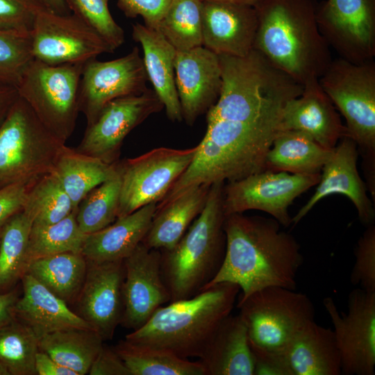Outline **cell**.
Returning <instances> with one entry per match:
<instances>
[{"label": "cell", "instance_id": "1", "mask_svg": "<svg viewBox=\"0 0 375 375\" xmlns=\"http://www.w3.org/2000/svg\"><path fill=\"white\" fill-rule=\"evenodd\" d=\"M219 58L222 85L206 112V133L192 162L158 207L190 188L233 182L265 170L285 105L302 93V84L256 50L244 57Z\"/></svg>", "mask_w": 375, "mask_h": 375}, {"label": "cell", "instance_id": "2", "mask_svg": "<svg viewBox=\"0 0 375 375\" xmlns=\"http://www.w3.org/2000/svg\"><path fill=\"white\" fill-rule=\"evenodd\" d=\"M226 250L223 262L203 289L220 283L236 284L238 299L271 286L296 290L297 276L303 262L300 244L281 230L274 218L226 215L224 223Z\"/></svg>", "mask_w": 375, "mask_h": 375}, {"label": "cell", "instance_id": "3", "mask_svg": "<svg viewBox=\"0 0 375 375\" xmlns=\"http://www.w3.org/2000/svg\"><path fill=\"white\" fill-rule=\"evenodd\" d=\"M317 6L316 0H262L254 7L253 49L302 85L319 78L333 60L317 23Z\"/></svg>", "mask_w": 375, "mask_h": 375}, {"label": "cell", "instance_id": "4", "mask_svg": "<svg viewBox=\"0 0 375 375\" xmlns=\"http://www.w3.org/2000/svg\"><path fill=\"white\" fill-rule=\"evenodd\" d=\"M240 290L236 284L220 283L190 298L171 301L125 340L183 358H199L219 324L231 314Z\"/></svg>", "mask_w": 375, "mask_h": 375}, {"label": "cell", "instance_id": "5", "mask_svg": "<svg viewBox=\"0 0 375 375\" xmlns=\"http://www.w3.org/2000/svg\"><path fill=\"white\" fill-rule=\"evenodd\" d=\"M238 307L254 358V374L285 375L288 348L315 321L310 299L295 290L271 286L238 299Z\"/></svg>", "mask_w": 375, "mask_h": 375}, {"label": "cell", "instance_id": "6", "mask_svg": "<svg viewBox=\"0 0 375 375\" xmlns=\"http://www.w3.org/2000/svg\"><path fill=\"white\" fill-rule=\"evenodd\" d=\"M224 182L210 185L201 212L169 250H162L160 268L170 302L202 291L220 269L226 250Z\"/></svg>", "mask_w": 375, "mask_h": 375}, {"label": "cell", "instance_id": "7", "mask_svg": "<svg viewBox=\"0 0 375 375\" xmlns=\"http://www.w3.org/2000/svg\"><path fill=\"white\" fill-rule=\"evenodd\" d=\"M319 83L346 120V135L362 158L366 186L375 200V62L332 60Z\"/></svg>", "mask_w": 375, "mask_h": 375}, {"label": "cell", "instance_id": "8", "mask_svg": "<svg viewBox=\"0 0 375 375\" xmlns=\"http://www.w3.org/2000/svg\"><path fill=\"white\" fill-rule=\"evenodd\" d=\"M65 146L18 97L0 123V188L31 185L53 172Z\"/></svg>", "mask_w": 375, "mask_h": 375}, {"label": "cell", "instance_id": "9", "mask_svg": "<svg viewBox=\"0 0 375 375\" xmlns=\"http://www.w3.org/2000/svg\"><path fill=\"white\" fill-rule=\"evenodd\" d=\"M83 64L52 65L33 58L15 86L45 128L64 143L72 135L80 112Z\"/></svg>", "mask_w": 375, "mask_h": 375}, {"label": "cell", "instance_id": "10", "mask_svg": "<svg viewBox=\"0 0 375 375\" xmlns=\"http://www.w3.org/2000/svg\"><path fill=\"white\" fill-rule=\"evenodd\" d=\"M197 149V146L185 149L159 147L118 160L121 189L117 218L149 203H158L190 165Z\"/></svg>", "mask_w": 375, "mask_h": 375}, {"label": "cell", "instance_id": "11", "mask_svg": "<svg viewBox=\"0 0 375 375\" xmlns=\"http://www.w3.org/2000/svg\"><path fill=\"white\" fill-rule=\"evenodd\" d=\"M319 180L320 174H297L265 169L226 183L224 187L225 215L257 210L288 227L292 224L289 207Z\"/></svg>", "mask_w": 375, "mask_h": 375}, {"label": "cell", "instance_id": "12", "mask_svg": "<svg viewBox=\"0 0 375 375\" xmlns=\"http://www.w3.org/2000/svg\"><path fill=\"white\" fill-rule=\"evenodd\" d=\"M333 326L342 374H375V291L353 290L347 312H339L333 298L323 300Z\"/></svg>", "mask_w": 375, "mask_h": 375}, {"label": "cell", "instance_id": "13", "mask_svg": "<svg viewBox=\"0 0 375 375\" xmlns=\"http://www.w3.org/2000/svg\"><path fill=\"white\" fill-rule=\"evenodd\" d=\"M31 35L33 58L49 65L85 62L114 52L94 28L73 13L42 9Z\"/></svg>", "mask_w": 375, "mask_h": 375}, {"label": "cell", "instance_id": "14", "mask_svg": "<svg viewBox=\"0 0 375 375\" xmlns=\"http://www.w3.org/2000/svg\"><path fill=\"white\" fill-rule=\"evenodd\" d=\"M317 23L329 47L360 64L375 56V0H326L317 3Z\"/></svg>", "mask_w": 375, "mask_h": 375}, {"label": "cell", "instance_id": "15", "mask_svg": "<svg viewBox=\"0 0 375 375\" xmlns=\"http://www.w3.org/2000/svg\"><path fill=\"white\" fill-rule=\"evenodd\" d=\"M162 108L154 90L148 88L138 95L114 99L103 108L92 124L86 126L83 139L74 149L114 164L119 160L121 147L128 133Z\"/></svg>", "mask_w": 375, "mask_h": 375}, {"label": "cell", "instance_id": "16", "mask_svg": "<svg viewBox=\"0 0 375 375\" xmlns=\"http://www.w3.org/2000/svg\"><path fill=\"white\" fill-rule=\"evenodd\" d=\"M147 80L138 47L115 60L100 61L94 58L85 62L80 81L79 109L87 126L95 121L110 101L147 90Z\"/></svg>", "mask_w": 375, "mask_h": 375}, {"label": "cell", "instance_id": "17", "mask_svg": "<svg viewBox=\"0 0 375 375\" xmlns=\"http://www.w3.org/2000/svg\"><path fill=\"white\" fill-rule=\"evenodd\" d=\"M161 252L142 242L124 260V310L120 324L137 330L156 310L170 302V295L162 278Z\"/></svg>", "mask_w": 375, "mask_h": 375}, {"label": "cell", "instance_id": "18", "mask_svg": "<svg viewBox=\"0 0 375 375\" xmlns=\"http://www.w3.org/2000/svg\"><path fill=\"white\" fill-rule=\"evenodd\" d=\"M123 260L95 262L87 260V272L75 303L78 314L103 341L111 340L120 324L123 310Z\"/></svg>", "mask_w": 375, "mask_h": 375}, {"label": "cell", "instance_id": "19", "mask_svg": "<svg viewBox=\"0 0 375 375\" xmlns=\"http://www.w3.org/2000/svg\"><path fill=\"white\" fill-rule=\"evenodd\" d=\"M358 155L357 145L352 139L344 135L339 140L322 169L320 180L314 194L292 217V224H298L326 197L340 194L351 201L363 224H374V203L369 198L366 184L358 173Z\"/></svg>", "mask_w": 375, "mask_h": 375}, {"label": "cell", "instance_id": "20", "mask_svg": "<svg viewBox=\"0 0 375 375\" xmlns=\"http://www.w3.org/2000/svg\"><path fill=\"white\" fill-rule=\"evenodd\" d=\"M174 73L183 119L192 126L219 96L222 78L219 56L203 46L176 51Z\"/></svg>", "mask_w": 375, "mask_h": 375}, {"label": "cell", "instance_id": "21", "mask_svg": "<svg viewBox=\"0 0 375 375\" xmlns=\"http://www.w3.org/2000/svg\"><path fill=\"white\" fill-rule=\"evenodd\" d=\"M257 25L253 6L202 0V46L217 55L247 56L253 50Z\"/></svg>", "mask_w": 375, "mask_h": 375}, {"label": "cell", "instance_id": "22", "mask_svg": "<svg viewBox=\"0 0 375 375\" xmlns=\"http://www.w3.org/2000/svg\"><path fill=\"white\" fill-rule=\"evenodd\" d=\"M302 93L289 100L283 108L280 131L307 133L327 149H333L346 135V128L333 103L322 90L319 78L303 85Z\"/></svg>", "mask_w": 375, "mask_h": 375}, {"label": "cell", "instance_id": "23", "mask_svg": "<svg viewBox=\"0 0 375 375\" xmlns=\"http://www.w3.org/2000/svg\"><path fill=\"white\" fill-rule=\"evenodd\" d=\"M21 280L23 293L15 305V315L30 328L38 338L65 328H92L70 310L67 303L31 275L25 273Z\"/></svg>", "mask_w": 375, "mask_h": 375}, {"label": "cell", "instance_id": "24", "mask_svg": "<svg viewBox=\"0 0 375 375\" xmlns=\"http://www.w3.org/2000/svg\"><path fill=\"white\" fill-rule=\"evenodd\" d=\"M132 38L142 48L147 78L162 101L167 117L173 122L182 121L175 84L176 50L158 29L138 22L132 26Z\"/></svg>", "mask_w": 375, "mask_h": 375}, {"label": "cell", "instance_id": "25", "mask_svg": "<svg viewBox=\"0 0 375 375\" xmlns=\"http://www.w3.org/2000/svg\"><path fill=\"white\" fill-rule=\"evenodd\" d=\"M156 206V202L149 203L117 218L107 227L87 235L81 253L87 260L95 262L124 260L142 242Z\"/></svg>", "mask_w": 375, "mask_h": 375}, {"label": "cell", "instance_id": "26", "mask_svg": "<svg viewBox=\"0 0 375 375\" xmlns=\"http://www.w3.org/2000/svg\"><path fill=\"white\" fill-rule=\"evenodd\" d=\"M205 375H254L255 363L240 315L226 317L199 358Z\"/></svg>", "mask_w": 375, "mask_h": 375}, {"label": "cell", "instance_id": "27", "mask_svg": "<svg viewBox=\"0 0 375 375\" xmlns=\"http://www.w3.org/2000/svg\"><path fill=\"white\" fill-rule=\"evenodd\" d=\"M285 375H340L341 358L333 331L309 323L284 356Z\"/></svg>", "mask_w": 375, "mask_h": 375}, {"label": "cell", "instance_id": "28", "mask_svg": "<svg viewBox=\"0 0 375 375\" xmlns=\"http://www.w3.org/2000/svg\"><path fill=\"white\" fill-rule=\"evenodd\" d=\"M210 185L188 189L156 208L142 243L150 249L169 250L187 231L205 207Z\"/></svg>", "mask_w": 375, "mask_h": 375}, {"label": "cell", "instance_id": "29", "mask_svg": "<svg viewBox=\"0 0 375 375\" xmlns=\"http://www.w3.org/2000/svg\"><path fill=\"white\" fill-rule=\"evenodd\" d=\"M333 149L323 147L303 132L280 131L266 155L265 170L297 174H320Z\"/></svg>", "mask_w": 375, "mask_h": 375}, {"label": "cell", "instance_id": "30", "mask_svg": "<svg viewBox=\"0 0 375 375\" xmlns=\"http://www.w3.org/2000/svg\"><path fill=\"white\" fill-rule=\"evenodd\" d=\"M103 342L92 328H69L38 338V347L59 364L84 375L88 374Z\"/></svg>", "mask_w": 375, "mask_h": 375}, {"label": "cell", "instance_id": "31", "mask_svg": "<svg viewBox=\"0 0 375 375\" xmlns=\"http://www.w3.org/2000/svg\"><path fill=\"white\" fill-rule=\"evenodd\" d=\"M87 272V260L81 253L65 252L32 260L29 274L67 303L75 302Z\"/></svg>", "mask_w": 375, "mask_h": 375}, {"label": "cell", "instance_id": "32", "mask_svg": "<svg viewBox=\"0 0 375 375\" xmlns=\"http://www.w3.org/2000/svg\"><path fill=\"white\" fill-rule=\"evenodd\" d=\"M53 172L76 208L88 192L116 173L117 167L116 162L107 164L65 145Z\"/></svg>", "mask_w": 375, "mask_h": 375}, {"label": "cell", "instance_id": "33", "mask_svg": "<svg viewBox=\"0 0 375 375\" xmlns=\"http://www.w3.org/2000/svg\"><path fill=\"white\" fill-rule=\"evenodd\" d=\"M113 348L131 375H205L199 361H190L167 350L126 340Z\"/></svg>", "mask_w": 375, "mask_h": 375}, {"label": "cell", "instance_id": "34", "mask_svg": "<svg viewBox=\"0 0 375 375\" xmlns=\"http://www.w3.org/2000/svg\"><path fill=\"white\" fill-rule=\"evenodd\" d=\"M32 220L23 210L3 226L0 239V292L10 290L26 273Z\"/></svg>", "mask_w": 375, "mask_h": 375}, {"label": "cell", "instance_id": "35", "mask_svg": "<svg viewBox=\"0 0 375 375\" xmlns=\"http://www.w3.org/2000/svg\"><path fill=\"white\" fill-rule=\"evenodd\" d=\"M75 209L53 171L31 185L23 211L31 219L33 226H44L60 221Z\"/></svg>", "mask_w": 375, "mask_h": 375}, {"label": "cell", "instance_id": "36", "mask_svg": "<svg viewBox=\"0 0 375 375\" xmlns=\"http://www.w3.org/2000/svg\"><path fill=\"white\" fill-rule=\"evenodd\" d=\"M76 214V208L58 222L32 225L26 253L27 266L33 260L51 255L81 253L87 235L79 228Z\"/></svg>", "mask_w": 375, "mask_h": 375}, {"label": "cell", "instance_id": "37", "mask_svg": "<svg viewBox=\"0 0 375 375\" xmlns=\"http://www.w3.org/2000/svg\"><path fill=\"white\" fill-rule=\"evenodd\" d=\"M157 29L176 51L202 46V0H172Z\"/></svg>", "mask_w": 375, "mask_h": 375}, {"label": "cell", "instance_id": "38", "mask_svg": "<svg viewBox=\"0 0 375 375\" xmlns=\"http://www.w3.org/2000/svg\"><path fill=\"white\" fill-rule=\"evenodd\" d=\"M116 167V173L88 192L76 208L78 227L86 235L107 227L117 218L121 176L117 162Z\"/></svg>", "mask_w": 375, "mask_h": 375}, {"label": "cell", "instance_id": "39", "mask_svg": "<svg viewBox=\"0 0 375 375\" xmlns=\"http://www.w3.org/2000/svg\"><path fill=\"white\" fill-rule=\"evenodd\" d=\"M38 338L17 318L0 328V362L10 375H35Z\"/></svg>", "mask_w": 375, "mask_h": 375}, {"label": "cell", "instance_id": "40", "mask_svg": "<svg viewBox=\"0 0 375 375\" xmlns=\"http://www.w3.org/2000/svg\"><path fill=\"white\" fill-rule=\"evenodd\" d=\"M33 58L31 32L0 30V81L16 86Z\"/></svg>", "mask_w": 375, "mask_h": 375}, {"label": "cell", "instance_id": "41", "mask_svg": "<svg viewBox=\"0 0 375 375\" xmlns=\"http://www.w3.org/2000/svg\"><path fill=\"white\" fill-rule=\"evenodd\" d=\"M65 1L69 10L94 28L114 51L124 43V30L112 17L108 0Z\"/></svg>", "mask_w": 375, "mask_h": 375}, {"label": "cell", "instance_id": "42", "mask_svg": "<svg viewBox=\"0 0 375 375\" xmlns=\"http://www.w3.org/2000/svg\"><path fill=\"white\" fill-rule=\"evenodd\" d=\"M350 281L367 291H375V226H367L354 249Z\"/></svg>", "mask_w": 375, "mask_h": 375}, {"label": "cell", "instance_id": "43", "mask_svg": "<svg viewBox=\"0 0 375 375\" xmlns=\"http://www.w3.org/2000/svg\"><path fill=\"white\" fill-rule=\"evenodd\" d=\"M43 8L40 0H0V30L31 32Z\"/></svg>", "mask_w": 375, "mask_h": 375}, {"label": "cell", "instance_id": "44", "mask_svg": "<svg viewBox=\"0 0 375 375\" xmlns=\"http://www.w3.org/2000/svg\"><path fill=\"white\" fill-rule=\"evenodd\" d=\"M172 0H117V6L131 18L141 16L144 24L156 28Z\"/></svg>", "mask_w": 375, "mask_h": 375}, {"label": "cell", "instance_id": "45", "mask_svg": "<svg viewBox=\"0 0 375 375\" xmlns=\"http://www.w3.org/2000/svg\"><path fill=\"white\" fill-rule=\"evenodd\" d=\"M31 185L17 183L0 188V226L23 210Z\"/></svg>", "mask_w": 375, "mask_h": 375}, {"label": "cell", "instance_id": "46", "mask_svg": "<svg viewBox=\"0 0 375 375\" xmlns=\"http://www.w3.org/2000/svg\"><path fill=\"white\" fill-rule=\"evenodd\" d=\"M90 375H131L114 348L104 344L94 360Z\"/></svg>", "mask_w": 375, "mask_h": 375}, {"label": "cell", "instance_id": "47", "mask_svg": "<svg viewBox=\"0 0 375 375\" xmlns=\"http://www.w3.org/2000/svg\"><path fill=\"white\" fill-rule=\"evenodd\" d=\"M35 369L38 375H77L40 349L35 356Z\"/></svg>", "mask_w": 375, "mask_h": 375}, {"label": "cell", "instance_id": "48", "mask_svg": "<svg viewBox=\"0 0 375 375\" xmlns=\"http://www.w3.org/2000/svg\"><path fill=\"white\" fill-rule=\"evenodd\" d=\"M19 298L15 290L0 293V328L15 319V305Z\"/></svg>", "mask_w": 375, "mask_h": 375}, {"label": "cell", "instance_id": "49", "mask_svg": "<svg viewBox=\"0 0 375 375\" xmlns=\"http://www.w3.org/2000/svg\"><path fill=\"white\" fill-rule=\"evenodd\" d=\"M18 97L15 86L0 81V123Z\"/></svg>", "mask_w": 375, "mask_h": 375}, {"label": "cell", "instance_id": "50", "mask_svg": "<svg viewBox=\"0 0 375 375\" xmlns=\"http://www.w3.org/2000/svg\"><path fill=\"white\" fill-rule=\"evenodd\" d=\"M43 6L58 14H68L69 10L65 0H40Z\"/></svg>", "mask_w": 375, "mask_h": 375}, {"label": "cell", "instance_id": "51", "mask_svg": "<svg viewBox=\"0 0 375 375\" xmlns=\"http://www.w3.org/2000/svg\"><path fill=\"white\" fill-rule=\"evenodd\" d=\"M213 1H226V2L243 4V5H247V6L255 7L262 0H213Z\"/></svg>", "mask_w": 375, "mask_h": 375}, {"label": "cell", "instance_id": "52", "mask_svg": "<svg viewBox=\"0 0 375 375\" xmlns=\"http://www.w3.org/2000/svg\"><path fill=\"white\" fill-rule=\"evenodd\" d=\"M0 375H10L6 368L0 362Z\"/></svg>", "mask_w": 375, "mask_h": 375}, {"label": "cell", "instance_id": "53", "mask_svg": "<svg viewBox=\"0 0 375 375\" xmlns=\"http://www.w3.org/2000/svg\"><path fill=\"white\" fill-rule=\"evenodd\" d=\"M1 231H2V226H0V239H1Z\"/></svg>", "mask_w": 375, "mask_h": 375}]
</instances>
